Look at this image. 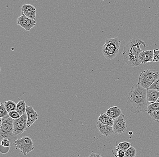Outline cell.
<instances>
[{"label":"cell","instance_id":"obj_4","mask_svg":"<svg viewBox=\"0 0 159 157\" xmlns=\"http://www.w3.org/2000/svg\"><path fill=\"white\" fill-rule=\"evenodd\" d=\"M121 43V40L118 38L108 39L105 40V44L102 48V52L104 57L107 60H112L117 56Z\"/></svg>","mask_w":159,"mask_h":157},{"label":"cell","instance_id":"obj_19","mask_svg":"<svg viewBox=\"0 0 159 157\" xmlns=\"http://www.w3.org/2000/svg\"><path fill=\"white\" fill-rule=\"evenodd\" d=\"M131 147V144L128 142H120L119 145L116 146V149L117 150H122L126 152L130 147Z\"/></svg>","mask_w":159,"mask_h":157},{"label":"cell","instance_id":"obj_25","mask_svg":"<svg viewBox=\"0 0 159 157\" xmlns=\"http://www.w3.org/2000/svg\"><path fill=\"white\" fill-rule=\"evenodd\" d=\"M9 116L11 118L14 120H17V119H19L21 117L18 112H17L16 111H13V112L9 113Z\"/></svg>","mask_w":159,"mask_h":157},{"label":"cell","instance_id":"obj_20","mask_svg":"<svg viewBox=\"0 0 159 157\" xmlns=\"http://www.w3.org/2000/svg\"><path fill=\"white\" fill-rule=\"evenodd\" d=\"M159 110V102H156L152 104H149L148 105V114Z\"/></svg>","mask_w":159,"mask_h":157},{"label":"cell","instance_id":"obj_30","mask_svg":"<svg viewBox=\"0 0 159 157\" xmlns=\"http://www.w3.org/2000/svg\"><path fill=\"white\" fill-rule=\"evenodd\" d=\"M129 135H130V136H132V135H133V132H129Z\"/></svg>","mask_w":159,"mask_h":157},{"label":"cell","instance_id":"obj_6","mask_svg":"<svg viewBox=\"0 0 159 157\" xmlns=\"http://www.w3.org/2000/svg\"><path fill=\"white\" fill-rule=\"evenodd\" d=\"M14 144L16 150H20L21 153L25 156L34 149V142L28 136L23 137L21 139H17Z\"/></svg>","mask_w":159,"mask_h":157},{"label":"cell","instance_id":"obj_27","mask_svg":"<svg viewBox=\"0 0 159 157\" xmlns=\"http://www.w3.org/2000/svg\"><path fill=\"white\" fill-rule=\"evenodd\" d=\"M153 62H159V49L158 48L154 49Z\"/></svg>","mask_w":159,"mask_h":157},{"label":"cell","instance_id":"obj_3","mask_svg":"<svg viewBox=\"0 0 159 157\" xmlns=\"http://www.w3.org/2000/svg\"><path fill=\"white\" fill-rule=\"evenodd\" d=\"M14 120L9 116V114L3 118L0 119V139H3L9 140L11 145L17 140V135L14 133L13 122Z\"/></svg>","mask_w":159,"mask_h":157},{"label":"cell","instance_id":"obj_9","mask_svg":"<svg viewBox=\"0 0 159 157\" xmlns=\"http://www.w3.org/2000/svg\"><path fill=\"white\" fill-rule=\"evenodd\" d=\"M17 24L26 30L30 31L36 25V21L26 16L21 15L17 20Z\"/></svg>","mask_w":159,"mask_h":157},{"label":"cell","instance_id":"obj_12","mask_svg":"<svg viewBox=\"0 0 159 157\" xmlns=\"http://www.w3.org/2000/svg\"><path fill=\"white\" fill-rule=\"evenodd\" d=\"M154 52L152 50H143L139 55V61L140 64L153 62Z\"/></svg>","mask_w":159,"mask_h":157},{"label":"cell","instance_id":"obj_14","mask_svg":"<svg viewBox=\"0 0 159 157\" xmlns=\"http://www.w3.org/2000/svg\"><path fill=\"white\" fill-rule=\"evenodd\" d=\"M159 98V91L147 89V100L148 105L157 102Z\"/></svg>","mask_w":159,"mask_h":157},{"label":"cell","instance_id":"obj_7","mask_svg":"<svg viewBox=\"0 0 159 157\" xmlns=\"http://www.w3.org/2000/svg\"><path fill=\"white\" fill-rule=\"evenodd\" d=\"M14 133L16 135H20L27 130V117L26 113L21 116L13 122Z\"/></svg>","mask_w":159,"mask_h":157},{"label":"cell","instance_id":"obj_10","mask_svg":"<svg viewBox=\"0 0 159 157\" xmlns=\"http://www.w3.org/2000/svg\"><path fill=\"white\" fill-rule=\"evenodd\" d=\"M37 9L32 5L25 4L21 7L22 15L34 20L36 16Z\"/></svg>","mask_w":159,"mask_h":157},{"label":"cell","instance_id":"obj_28","mask_svg":"<svg viewBox=\"0 0 159 157\" xmlns=\"http://www.w3.org/2000/svg\"><path fill=\"white\" fill-rule=\"evenodd\" d=\"M116 151H117V154H116L115 157H125V152L122 150H117L116 149Z\"/></svg>","mask_w":159,"mask_h":157},{"label":"cell","instance_id":"obj_18","mask_svg":"<svg viewBox=\"0 0 159 157\" xmlns=\"http://www.w3.org/2000/svg\"><path fill=\"white\" fill-rule=\"evenodd\" d=\"M4 105L8 113L16 110L17 104L13 101H6L4 103Z\"/></svg>","mask_w":159,"mask_h":157},{"label":"cell","instance_id":"obj_26","mask_svg":"<svg viewBox=\"0 0 159 157\" xmlns=\"http://www.w3.org/2000/svg\"><path fill=\"white\" fill-rule=\"evenodd\" d=\"M149 90H155L159 91V78L157 79L153 84L151 86L150 88H148Z\"/></svg>","mask_w":159,"mask_h":157},{"label":"cell","instance_id":"obj_5","mask_svg":"<svg viewBox=\"0 0 159 157\" xmlns=\"http://www.w3.org/2000/svg\"><path fill=\"white\" fill-rule=\"evenodd\" d=\"M158 78V72L154 69H148L141 72L138 83L145 89H148Z\"/></svg>","mask_w":159,"mask_h":157},{"label":"cell","instance_id":"obj_24","mask_svg":"<svg viewBox=\"0 0 159 157\" xmlns=\"http://www.w3.org/2000/svg\"><path fill=\"white\" fill-rule=\"evenodd\" d=\"M1 147H3L6 149H9L10 146H11V143L9 140L7 139H3L1 141Z\"/></svg>","mask_w":159,"mask_h":157},{"label":"cell","instance_id":"obj_17","mask_svg":"<svg viewBox=\"0 0 159 157\" xmlns=\"http://www.w3.org/2000/svg\"><path fill=\"white\" fill-rule=\"evenodd\" d=\"M26 104L24 101H20L17 104L16 111L18 112L20 116H22L26 113Z\"/></svg>","mask_w":159,"mask_h":157},{"label":"cell","instance_id":"obj_8","mask_svg":"<svg viewBox=\"0 0 159 157\" xmlns=\"http://www.w3.org/2000/svg\"><path fill=\"white\" fill-rule=\"evenodd\" d=\"M114 120V123L113 128L114 134L119 135L126 132L127 127L124 115L122 114L120 117Z\"/></svg>","mask_w":159,"mask_h":157},{"label":"cell","instance_id":"obj_16","mask_svg":"<svg viewBox=\"0 0 159 157\" xmlns=\"http://www.w3.org/2000/svg\"><path fill=\"white\" fill-rule=\"evenodd\" d=\"M98 121L102 124L110 126V127H113L114 125V120L108 115H106V114H104V113H101L100 114L98 118Z\"/></svg>","mask_w":159,"mask_h":157},{"label":"cell","instance_id":"obj_21","mask_svg":"<svg viewBox=\"0 0 159 157\" xmlns=\"http://www.w3.org/2000/svg\"><path fill=\"white\" fill-rule=\"evenodd\" d=\"M137 155V150L134 147L131 146L125 152V157H135Z\"/></svg>","mask_w":159,"mask_h":157},{"label":"cell","instance_id":"obj_15","mask_svg":"<svg viewBox=\"0 0 159 157\" xmlns=\"http://www.w3.org/2000/svg\"><path fill=\"white\" fill-rule=\"evenodd\" d=\"M106 114L112 119L114 120L122 115V111L119 107L114 106L108 109L106 111Z\"/></svg>","mask_w":159,"mask_h":157},{"label":"cell","instance_id":"obj_11","mask_svg":"<svg viewBox=\"0 0 159 157\" xmlns=\"http://www.w3.org/2000/svg\"><path fill=\"white\" fill-rule=\"evenodd\" d=\"M26 113L27 117L28 127H30L37 121L39 116L31 106H27Z\"/></svg>","mask_w":159,"mask_h":157},{"label":"cell","instance_id":"obj_13","mask_svg":"<svg viewBox=\"0 0 159 157\" xmlns=\"http://www.w3.org/2000/svg\"><path fill=\"white\" fill-rule=\"evenodd\" d=\"M96 127L100 134L105 136L109 137L114 133L113 127L102 124L99 121L97 122Z\"/></svg>","mask_w":159,"mask_h":157},{"label":"cell","instance_id":"obj_23","mask_svg":"<svg viewBox=\"0 0 159 157\" xmlns=\"http://www.w3.org/2000/svg\"><path fill=\"white\" fill-rule=\"evenodd\" d=\"M149 115L154 121L159 123V110L152 112Z\"/></svg>","mask_w":159,"mask_h":157},{"label":"cell","instance_id":"obj_32","mask_svg":"<svg viewBox=\"0 0 159 157\" xmlns=\"http://www.w3.org/2000/svg\"><path fill=\"white\" fill-rule=\"evenodd\" d=\"M99 157H102V156H101V155H100V156H99Z\"/></svg>","mask_w":159,"mask_h":157},{"label":"cell","instance_id":"obj_2","mask_svg":"<svg viewBox=\"0 0 159 157\" xmlns=\"http://www.w3.org/2000/svg\"><path fill=\"white\" fill-rule=\"evenodd\" d=\"M146 48L145 42L138 38H134L129 41L124 47L122 54L124 62L129 66L136 67L140 65L139 58L140 53L143 51L140 46Z\"/></svg>","mask_w":159,"mask_h":157},{"label":"cell","instance_id":"obj_22","mask_svg":"<svg viewBox=\"0 0 159 157\" xmlns=\"http://www.w3.org/2000/svg\"><path fill=\"white\" fill-rule=\"evenodd\" d=\"M8 114V112L5 107L4 104L1 103L0 106V117L1 118H3Z\"/></svg>","mask_w":159,"mask_h":157},{"label":"cell","instance_id":"obj_29","mask_svg":"<svg viewBox=\"0 0 159 157\" xmlns=\"http://www.w3.org/2000/svg\"><path fill=\"white\" fill-rule=\"evenodd\" d=\"M100 155L97 154V153H93V152H92L88 157H99Z\"/></svg>","mask_w":159,"mask_h":157},{"label":"cell","instance_id":"obj_31","mask_svg":"<svg viewBox=\"0 0 159 157\" xmlns=\"http://www.w3.org/2000/svg\"><path fill=\"white\" fill-rule=\"evenodd\" d=\"M157 102H159V99H158L157 101Z\"/></svg>","mask_w":159,"mask_h":157},{"label":"cell","instance_id":"obj_1","mask_svg":"<svg viewBox=\"0 0 159 157\" xmlns=\"http://www.w3.org/2000/svg\"><path fill=\"white\" fill-rule=\"evenodd\" d=\"M147 91V89L140 86L139 83L134 84L128 96L126 108L135 114L148 112Z\"/></svg>","mask_w":159,"mask_h":157}]
</instances>
